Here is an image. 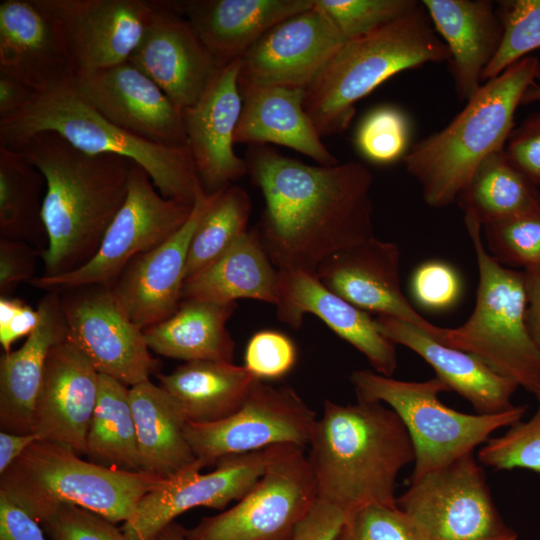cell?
Returning a JSON list of instances; mask_svg holds the SVG:
<instances>
[{"label":"cell","mask_w":540,"mask_h":540,"mask_svg":"<svg viewBox=\"0 0 540 540\" xmlns=\"http://www.w3.org/2000/svg\"><path fill=\"white\" fill-rule=\"evenodd\" d=\"M246 162L265 201L255 227L278 270L315 274L329 255L374 237L373 176L364 164L309 165L264 145Z\"/></svg>","instance_id":"obj_1"},{"label":"cell","mask_w":540,"mask_h":540,"mask_svg":"<svg viewBox=\"0 0 540 540\" xmlns=\"http://www.w3.org/2000/svg\"><path fill=\"white\" fill-rule=\"evenodd\" d=\"M43 174V220L48 246L43 277L72 272L98 251L124 204L133 162L115 154L78 150L55 132L35 134L15 147Z\"/></svg>","instance_id":"obj_2"},{"label":"cell","mask_w":540,"mask_h":540,"mask_svg":"<svg viewBox=\"0 0 540 540\" xmlns=\"http://www.w3.org/2000/svg\"><path fill=\"white\" fill-rule=\"evenodd\" d=\"M309 447L318 500L347 514L372 503L396 505L397 476L415 460L402 420L378 401L325 400Z\"/></svg>","instance_id":"obj_3"},{"label":"cell","mask_w":540,"mask_h":540,"mask_svg":"<svg viewBox=\"0 0 540 540\" xmlns=\"http://www.w3.org/2000/svg\"><path fill=\"white\" fill-rule=\"evenodd\" d=\"M540 81V61L528 55L484 82L443 129L420 140L403 157L427 205L457 200L479 164L503 150L525 91Z\"/></svg>","instance_id":"obj_4"},{"label":"cell","mask_w":540,"mask_h":540,"mask_svg":"<svg viewBox=\"0 0 540 540\" xmlns=\"http://www.w3.org/2000/svg\"><path fill=\"white\" fill-rule=\"evenodd\" d=\"M48 131L83 152L128 158L165 198L193 206L205 192L187 146L156 144L121 129L89 104L72 82L37 94L21 111L0 119V145L15 148Z\"/></svg>","instance_id":"obj_5"},{"label":"cell","mask_w":540,"mask_h":540,"mask_svg":"<svg viewBox=\"0 0 540 540\" xmlns=\"http://www.w3.org/2000/svg\"><path fill=\"white\" fill-rule=\"evenodd\" d=\"M448 60L447 48L420 4L370 34L346 40L306 88L304 109L321 137L342 133L354 117L355 104L385 80Z\"/></svg>","instance_id":"obj_6"},{"label":"cell","mask_w":540,"mask_h":540,"mask_svg":"<svg viewBox=\"0 0 540 540\" xmlns=\"http://www.w3.org/2000/svg\"><path fill=\"white\" fill-rule=\"evenodd\" d=\"M166 480L85 461L66 446L36 440L1 474L0 492L36 520L71 504L117 523L130 520L141 499Z\"/></svg>","instance_id":"obj_7"},{"label":"cell","mask_w":540,"mask_h":540,"mask_svg":"<svg viewBox=\"0 0 540 540\" xmlns=\"http://www.w3.org/2000/svg\"><path fill=\"white\" fill-rule=\"evenodd\" d=\"M464 221L478 266L476 303L464 324L448 328L444 344L473 354L533 393L540 386V354L526 324L524 271L495 260L483 244L482 226L471 217Z\"/></svg>","instance_id":"obj_8"},{"label":"cell","mask_w":540,"mask_h":540,"mask_svg":"<svg viewBox=\"0 0 540 540\" xmlns=\"http://www.w3.org/2000/svg\"><path fill=\"white\" fill-rule=\"evenodd\" d=\"M350 381L357 399L382 402L402 420L415 452L411 479L473 452L494 431L519 422L527 411L526 405L494 414L456 411L440 401L439 394L450 390L437 377L402 381L365 369L354 371Z\"/></svg>","instance_id":"obj_9"},{"label":"cell","mask_w":540,"mask_h":540,"mask_svg":"<svg viewBox=\"0 0 540 540\" xmlns=\"http://www.w3.org/2000/svg\"><path fill=\"white\" fill-rule=\"evenodd\" d=\"M318 500L305 448L280 445L264 474L235 505L186 529L187 540H290Z\"/></svg>","instance_id":"obj_10"},{"label":"cell","mask_w":540,"mask_h":540,"mask_svg":"<svg viewBox=\"0 0 540 540\" xmlns=\"http://www.w3.org/2000/svg\"><path fill=\"white\" fill-rule=\"evenodd\" d=\"M397 506L426 540H517L505 524L473 452L411 479Z\"/></svg>","instance_id":"obj_11"},{"label":"cell","mask_w":540,"mask_h":540,"mask_svg":"<svg viewBox=\"0 0 540 540\" xmlns=\"http://www.w3.org/2000/svg\"><path fill=\"white\" fill-rule=\"evenodd\" d=\"M193 207L163 197L148 174L133 163L126 200L93 258L72 272L35 277L29 284L45 290L91 284L111 288L134 257L158 247L183 227Z\"/></svg>","instance_id":"obj_12"},{"label":"cell","mask_w":540,"mask_h":540,"mask_svg":"<svg viewBox=\"0 0 540 540\" xmlns=\"http://www.w3.org/2000/svg\"><path fill=\"white\" fill-rule=\"evenodd\" d=\"M317 419L294 389L258 380L234 414L215 422H188L185 432L195 457L210 466L223 457L275 445L305 448Z\"/></svg>","instance_id":"obj_13"},{"label":"cell","mask_w":540,"mask_h":540,"mask_svg":"<svg viewBox=\"0 0 540 540\" xmlns=\"http://www.w3.org/2000/svg\"><path fill=\"white\" fill-rule=\"evenodd\" d=\"M58 292L68 338L99 374L131 387L158 374L160 362L150 354L144 330L129 319L110 287L91 284Z\"/></svg>","instance_id":"obj_14"},{"label":"cell","mask_w":540,"mask_h":540,"mask_svg":"<svg viewBox=\"0 0 540 540\" xmlns=\"http://www.w3.org/2000/svg\"><path fill=\"white\" fill-rule=\"evenodd\" d=\"M279 446L223 457L206 474L200 473L205 463L197 459L147 493L132 518L124 522L122 531L129 540H153L177 516L192 508L224 511L258 482Z\"/></svg>","instance_id":"obj_15"},{"label":"cell","mask_w":540,"mask_h":540,"mask_svg":"<svg viewBox=\"0 0 540 540\" xmlns=\"http://www.w3.org/2000/svg\"><path fill=\"white\" fill-rule=\"evenodd\" d=\"M34 1L58 23L75 76L127 62L155 11L143 0Z\"/></svg>","instance_id":"obj_16"},{"label":"cell","mask_w":540,"mask_h":540,"mask_svg":"<svg viewBox=\"0 0 540 540\" xmlns=\"http://www.w3.org/2000/svg\"><path fill=\"white\" fill-rule=\"evenodd\" d=\"M345 41L329 16L314 4L270 28L245 52L238 85L306 90Z\"/></svg>","instance_id":"obj_17"},{"label":"cell","mask_w":540,"mask_h":540,"mask_svg":"<svg viewBox=\"0 0 540 540\" xmlns=\"http://www.w3.org/2000/svg\"><path fill=\"white\" fill-rule=\"evenodd\" d=\"M315 275L327 289L355 307L410 322L444 343L448 328L427 321L402 292L396 244L374 236L329 255Z\"/></svg>","instance_id":"obj_18"},{"label":"cell","mask_w":540,"mask_h":540,"mask_svg":"<svg viewBox=\"0 0 540 540\" xmlns=\"http://www.w3.org/2000/svg\"><path fill=\"white\" fill-rule=\"evenodd\" d=\"M78 93L116 126L150 142L187 146L182 110L129 61L78 74Z\"/></svg>","instance_id":"obj_19"},{"label":"cell","mask_w":540,"mask_h":540,"mask_svg":"<svg viewBox=\"0 0 540 540\" xmlns=\"http://www.w3.org/2000/svg\"><path fill=\"white\" fill-rule=\"evenodd\" d=\"M240 68L241 59L220 68L200 99L182 110L187 147L207 194L248 174L246 160L233 149L242 109Z\"/></svg>","instance_id":"obj_20"},{"label":"cell","mask_w":540,"mask_h":540,"mask_svg":"<svg viewBox=\"0 0 540 540\" xmlns=\"http://www.w3.org/2000/svg\"><path fill=\"white\" fill-rule=\"evenodd\" d=\"M153 17L129 62L152 79L181 110L194 105L220 69L190 22L167 1Z\"/></svg>","instance_id":"obj_21"},{"label":"cell","mask_w":540,"mask_h":540,"mask_svg":"<svg viewBox=\"0 0 540 540\" xmlns=\"http://www.w3.org/2000/svg\"><path fill=\"white\" fill-rule=\"evenodd\" d=\"M99 379L94 365L68 336L54 345L34 411L32 433L38 440L85 454Z\"/></svg>","instance_id":"obj_22"},{"label":"cell","mask_w":540,"mask_h":540,"mask_svg":"<svg viewBox=\"0 0 540 540\" xmlns=\"http://www.w3.org/2000/svg\"><path fill=\"white\" fill-rule=\"evenodd\" d=\"M215 194L199 195L183 227L158 247L134 257L111 287L129 319L143 330L178 310L190 242Z\"/></svg>","instance_id":"obj_23"},{"label":"cell","mask_w":540,"mask_h":540,"mask_svg":"<svg viewBox=\"0 0 540 540\" xmlns=\"http://www.w3.org/2000/svg\"><path fill=\"white\" fill-rule=\"evenodd\" d=\"M278 271L275 306L280 321L298 329L306 314L315 315L362 353L375 372L392 377L397 368L395 344L379 330L375 318L327 289L313 273Z\"/></svg>","instance_id":"obj_24"},{"label":"cell","mask_w":540,"mask_h":540,"mask_svg":"<svg viewBox=\"0 0 540 540\" xmlns=\"http://www.w3.org/2000/svg\"><path fill=\"white\" fill-rule=\"evenodd\" d=\"M0 73L38 94L74 80L62 31L34 0L0 3Z\"/></svg>","instance_id":"obj_25"},{"label":"cell","mask_w":540,"mask_h":540,"mask_svg":"<svg viewBox=\"0 0 540 540\" xmlns=\"http://www.w3.org/2000/svg\"><path fill=\"white\" fill-rule=\"evenodd\" d=\"M184 16L219 68L241 59L270 28L314 6L313 0L167 1Z\"/></svg>","instance_id":"obj_26"},{"label":"cell","mask_w":540,"mask_h":540,"mask_svg":"<svg viewBox=\"0 0 540 540\" xmlns=\"http://www.w3.org/2000/svg\"><path fill=\"white\" fill-rule=\"evenodd\" d=\"M379 330L395 345L405 346L424 359L449 390L466 399L477 414L503 412L513 406L519 387L471 353L436 340L424 329L397 318L377 316Z\"/></svg>","instance_id":"obj_27"},{"label":"cell","mask_w":540,"mask_h":540,"mask_svg":"<svg viewBox=\"0 0 540 540\" xmlns=\"http://www.w3.org/2000/svg\"><path fill=\"white\" fill-rule=\"evenodd\" d=\"M432 25L449 53L458 98L467 101L497 53L503 27L491 0H423Z\"/></svg>","instance_id":"obj_28"},{"label":"cell","mask_w":540,"mask_h":540,"mask_svg":"<svg viewBox=\"0 0 540 540\" xmlns=\"http://www.w3.org/2000/svg\"><path fill=\"white\" fill-rule=\"evenodd\" d=\"M37 309L40 321L36 329L18 350L0 358L1 431L32 433L47 357L68 336L58 290H48Z\"/></svg>","instance_id":"obj_29"},{"label":"cell","mask_w":540,"mask_h":540,"mask_svg":"<svg viewBox=\"0 0 540 540\" xmlns=\"http://www.w3.org/2000/svg\"><path fill=\"white\" fill-rule=\"evenodd\" d=\"M239 89L242 109L235 143L278 144L309 156L319 165L338 163L304 109L305 89L282 86Z\"/></svg>","instance_id":"obj_30"},{"label":"cell","mask_w":540,"mask_h":540,"mask_svg":"<svg viewBox=\"0 0 540 540\" xmlns=\"http://www.w3.org/2000/svg\"><path fill=\"white\" fill-rule=\"evenodd\" d=\"M278 273L254 227L213 263L184 282L182 300L227 304L247 298L275 305Z\"/></svg>","instance_id":"obj_31"},{"label":"cell","mask_w":540,"mask_h":540,"mask_svg":"<svg viewBox=\"0 0 540 540\" xmlns=\"http://www.w3.org/2000/svg\"><path fill=\"white\" fill-rule=\"evenodd\" d=\"M160 386L180 407L187 422L209 423L234 414L259 380L244 365L189 361L169 374H156Z\"/></svg>","instance_id":"obj_32"},{"label":"cell","mask_w":540,"mask_h":540,"mask_svg":"<svg viewBox=\"0 0 540 540\" xmlns=\"http://www.w3.org/2000/svg\"><path fill=\"white\" fill-rule=\"evenodd\" d=\"M141 471L169 478L194 463L185 419L174 399L150 380L129 389Z\"/></svg>","instance_id":"obj_33"},{"label":"cell","mask_w":540,"mask_h":540,"mask_svg":"<svg viewBox=\"0 0 540 540\" xmlns=\"http://www.w3.org/2000/svg\"><path fill=\"white\" fill-rule=\"evenodd\" d=\"M237 303L183 299L168 319L144 329L149 349L189 361L232 362L235 342L226 328Z\"/></svg>","instance_id":"obj_34"},{"label":"cell","mask_w":540,"mask_h":540,"mask_svg":"<svg viewBox=\"0 0 540 540\" xmlns=\"http://www.w3.org/2000/svg\"><path fill=\"white\" fill-rule=\"evenodd\" d=\"M44 187L43 174L22 151L0 145V238L23 241L45 252Z\"/></svg>","instance_id":"obj_35"},{"label":"cell","mask_w":540,"mask_h":540,"mask_svg":"<svg viewBox=\"0 0 540 540\" xmlns=\"http://www.w3.org/2000/svg\"><path fill=\"white\" fill-rule=\"evenodd\" d=\"M457 200L465 217L482 227L540 207L536 185L508 160L504 149L479 164Z\"/></svg>","instance_id":"obj_36"},{"label":"cell","mask_w":540,"mask_h":540,"mask_svg":"<svg viewBox=\"0 0 540 540\" xmlns=\"http://www.w3.org/2000/svg\"><path fill=\"white\" fill-rule=\"evenodd\" d=\"M129 389L100 374L85 455L89 461L106 467L137 472L141 469Z\"/></svg>","instance_id":"obj_37"},{"label":"cell","mask_w":540,"mask_h":540,"mask_svg":"<svg viewBox=\"0 0 540 540\" xmlns=\"http://www.w3.org/2000/svg\"><path fill=\"white\" fill-rule=\"evenodd\" d=\"M250 212V197L240 186L230 185L216 192L193 233L185 281L213 263L248 231Z\"/></svg>","instance_id":"obj_38"},{"label":"cell","mask_w":540,"mask_h":540,"mask_svg":"<svg viewBox=\"0 0 540 540\" xmlns=\"http://www.w3.org/2000/svg\"><path fill=\"white\" fill-rule=\"evenodd\" d=\"M496 10L503 38L494 58L482 74L486 82L518 60L540 48V0L498 1Z\"/></svg>","instance_id":"obj_39"},{"label":"cell","mask_w":540,"mask_h":540,"mask_svg":"<svg viewBox=\"0 0 540 540\" xmlns=\"http://www.w3.org/2000/svg\"><path fill=\"white\" fill-rule=\"evenodd\" d=\"M491 256L523 271L540 270V207L482 227Z\"/></svg>","instance_id":"obj_40"},{"label":"cell","mask_w":540,"mask_h":540,"mask_svg":"<svg viewBox=\"0 0 540 540\" xmlns=\"http://www.w3.org/2000/svg\"><path fill=\"white\" fill-rule=\"evenodd\" d=\"M346 40L370 34L419 7L415 0H314Z\"/></svg>","instance_id":"obj_41"},{"label":"cell","mask_w":540,"mask_h":540,"mask_svg":"<svg viewBox=\"0 0 540 540\" xmlns=\"http://www.w3.org/2000/svg\"><path fill=\"white\" fill-rule=\"evenodd\" d=\"M410 123L406 114L393 106L370 111L361 121L355 135L359 152L377 164H389L407 153Z\"/></svg>","instance_id":"obj_42"},{"label":"cell","mask_w":540,"mask_h":540,"mask_svg":"<svg viewBox=\"0 0 540 540\" xmlns=\"http://www.w3.org/2000/svg\"><path fill=\"white\" fill-rule=\"evenodd\" d=\"M478 459L496 470L524 468L540 473V403L528 421H519L504 435L489 439Z\"/></svg>","instance_id":"obj_43"},{"label":"cell","mask_w":540,"mask_h":540,"mask_svg":"<svg viewBox=\"0 0 540 540\" xmlns=\"http://www.w3.org/2000/svg\"><path fill=\"white\" fill-rule=\"evenodd\" d=\"M336 540H426L397 504L372 503L348 514Z\"/></svg>","instance_id":"obj_44"},{"label":"cell","mask_w":540,"mask_h":540,"mask_svg":"<svg viewBox=\"0 0 540 540\" xmlns=\"http://www.w3.org/2000/svg\"><path fill=\"white\" fill-rule=\"evenodd\" d=\"M37 521L52 540H129L116 523L76 505L55 506Z\"/></svg>","instance_id":"obj_45"},{"label":"cell","mask_w":540,"mask_h":540,"mask_svg":"<svg viewBox=\"0 0 540 540\" xmlns=\"http://www.w3.org/2000/svg\"><path fill=\"white\" fill-rule=\"evenodd\" d=\"M297 361L294 341L278 330H261L249 339L244 366L259 380H278L288 375Z\"/></svg>","instance_id":"obj_46"},{"label":"cell","mask_w":540,"mask_h":540,"mask_svg":"<svg viewBox=\"0 0 540 540\" xmlns=\"http://www.w3.org/2000/svg\"><path fill=\"white\" fill-rule=\"evenodd\" d=\"M415 301L429 310L452 307L461 293V281L456 270L448 263L438 260L419 265L410 280Z\"/></svg>","instance_id":"obj_47"},{"label":"cell","mask_w":540,"mask_h":540,"mask_svg":"<svg viewBox=\"0 0 540 540\" xmlns=\"http://www.w3.org/2000/svg\"><path fill=\"white\" fill-rule=\"evenodd\" d=\"M504 152L519 171L536 186L540 185V111L513 129Z\"/></svg>","instance_id":"obj_48"},{"label":"cell","mask_w":540,"mask_h":540,"mask_svg":"<svg viewBox=\"0 0 540 540\" xmlns=\"http://www.w3.org/2000/svg\"><path fill=\"white\" fill-rule=\"evenodd\" d=\"M39 257L42 253L26 242L0 238V296H11L20 283L35 278Z\"/></svg>","instance_id":"obj_49"},{"label":"cell","mask_w":540,"mask_h":540,"mask_svg":"<svg viewBox=\"0 0 540 540\" xmlns=\"http://www.w3.org/2000/svg\"><path fill=\"white\" fill-rule=\"evenodd\" d=\"M40 314L24 300L12 296H0V344L4 353L18 339L29 336L38 326Z\"/></svg>","instance_id":"obj_50"},{"label":"cell","mask_w":540,"mask_h":540,"mask_svg":"<svg viewBox=\"0 0 540 540\" xmlns=\"http://www.w3.org/2000/svg\"><path fill=\"white\" fill-rule=\"evenodd\" d=\"M347 516L342 509L317 500L296 526L290 540H336Z\"/></svg>","instance_id":"obj_51"},{"label":"cell","mask_w":540,"mask_h":540,"mask_svg":"<svg viewBox=\"0 0 540 540\" xmlns=\"http://www.w3.org/2000/svg\"><path fill=\"white\" fill-rule=\"evenodd\" d=\"M40 523L0 492V540H47Z\"/></svg>","instance_id":"obj_52"},{"label":"cell","mask_w":540,"mask_h":540,"mask_svg":"<svg viewBox=\"0 0 540 540\" xmlns=\"http://www.w3.org/2000/svg\"><path fill=\"white\" fill-rule=\"evenodd\" d=\"M37 94L21 81L0 73V119L21 111Z\"/></svg>","instance_id":"obj_53"},{"label":"cell","mask_w":540,"mask_h":540,"mask_svg":"<svg viewBox=\"0 0 540 540\" xmlns=\"http://www.w3.org/2000/svg\"><path fill=\"white\" fill-rule=\"evenodd\" d=\"M524 274L527 294L526 324L540 354V270L524 271Z\"/></svg>","instance_id":"obj_54"},{"label":"cell","mask_w":540,"mask_h":540,"mask_svg":"<svg viewBox=\"0 0 540 540\" xmlns=\"http://www.w3.org/2000/svg\"><path fill=\"white\" fill-rule=\"evenodd\" d=\"M36 440L34 433L0 432V474H3Z\"/></svg>","instance_id":"obj_55"},{"label":"cell","mask_w":540,"mask_h":540,"mask_svg":"<svg viewBox=\"0 0 540 540\" xmlns=\"http://www.w3.org/2000/svg\"><path fill=\"white\" fill-rule=\"evenodd\" d=\"M153 540H187L186 529L173 521L162 529Z\"/></svg>","instance_id":"obj_56"},{"label":"cell","mask_w":540,"mask_h":540,"mask_svg":"<svg viewBox=\"0 0 540 540\" xmlns=\"http://www.w3.org/2000/svg\"><path fill=\"white\" fill-rule=\"evenodd\" d=\"M540 102V83H534L523 94L521 99V105H528L531 103Z\"/></svg>","instance_id":"obj_57"},{"label":"cell","mask_w":540,"mask_h":540,"mask_svg":"<svg viewBox=\"0 0 540 540\" xmlns=\"http://www.w3.org/2000/svg\"><path fill=\"white\" fill-rule=\"evenodd\" d=\"M533 394L535 395L536 399L540 403V386L533 392Z\"/></svg>","instance_id":"obj_58"}]
</instances>
